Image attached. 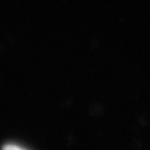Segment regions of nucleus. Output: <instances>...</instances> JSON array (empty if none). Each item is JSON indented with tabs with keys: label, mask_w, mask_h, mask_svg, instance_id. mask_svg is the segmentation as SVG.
<instances>
[{
	"label": "nucleus",
	"mask_w": 150,
	"mask_h": 150,
	"mask_svg": "<svg viewBox=\"0 0 150 150\" xmlns=\"http://www.w3.org/2000/svg\"><path fill=\"white\" fill-rule=\"evenodd\" d=\"M2 150H26L24 148L20 147L18 145H15V144H6V145L3 146Z\"/></svg>",
	"instance_id": "obj_1"
}]
</instances>
